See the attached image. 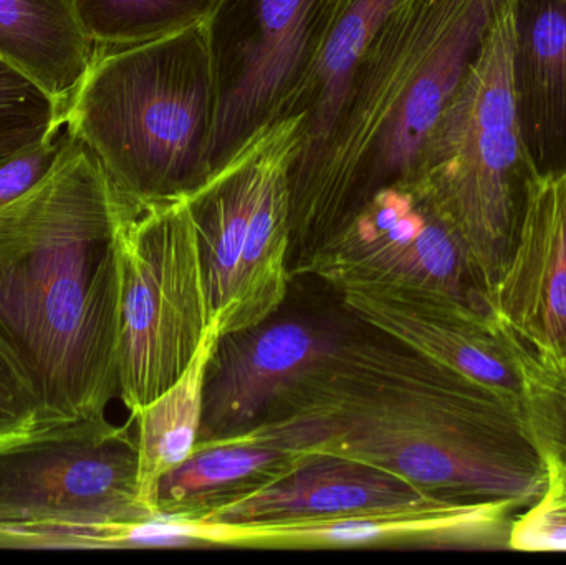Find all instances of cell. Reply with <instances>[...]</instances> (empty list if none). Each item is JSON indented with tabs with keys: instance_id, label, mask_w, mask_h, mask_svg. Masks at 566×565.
<instances>
[{
	"instance_id": "1",
	"label": "cell",
	"mask_w": 566,
	"mask_h": 565,
	"mask_svg": "<svg viewBox=\"0 0 566 565\" xmlns=\"http://www.w3.org/2000/svg\"><path fill=\"white\" fill-rule=\"evenodd\" d=\"M376 334L343 332L245 431L298 461L349 458L451 500H541L547 464L521 401Z\"/></svg>"
},
{
	"instance_id": "2",
	"label": "cell",
	"mask_w": 566,
	"mask_h": 565,
	"mask_svg": "<svg viewBox=\"0 0 566 565\" xmlns=\"http://www.w3.org/2000/svg\"><path fill=\"white\" fill-rule=\"evenodd\" d=\"M132 206L69 133L52 171L0 206V354L39 428L102 417L119 397V231Z\"/></svg>"
},
{
	"instance_id": "3",
	"label": "cell",
	"mask_w": 566,
	"mask_h": 565,
	"mask_svg": "<svg viewBox=\"0 0 566 565\" xmlns=\"http://www.w3.org/2000/svg\"><path fill=\"white\" fill-rule=\"evenodd\" d=\"M497 0H401L373 36L322 151L290 176V275L376 191L415 179Z\"/></svg>"
},
{
	"instance_id": "4",
	"label": "cell",
	"mask_w": 566,
	"mask_h": 565,
	"mask_svg": "<svg viewBox=\"0 0 566 565\" xmlns=\"http://www.w3.org/2000/svg\"><path fill=\"white\" fill-rule=\"evenodd\" d=\"M218 72L208 20L129 45H96L63 128L132 208L191 195L211 176Z\"/></svg>"
},
{
	"instance_id": "5",
	"label": "cell",
	"mask_w": 566,
	"mask_h": 565,
	"mask_svg": "<svg viewBox=\"0 0 566 565\" xmlns=\"http://www.w3.org/2000/svg\"><path fill=\"white\" fill-rule=\"evenodd\" d=\"M515 2H495L478 55L432 129L411 182L458 236L489 295L541 176L522 139L512 85Z\"/></svg>"
},
{
	"instance_id": "6",
	"label": "cell",
	"mask_w": 566,
	"mask_h": 565,
	"mask_svg": "<svg viewBox=\"0 0 566 565\" xmlns=\"http://www.w3.org/2000/svg\"><path fill=\"white\" fill-rule=\"evenodd\" d=\"M158 514L139 500L138 444L106 415L0 443V530L29 547H118Z\"/></svg>"
},
{
	"instance_id": "7",
	"label": "cell",
	"mask_w": 566,
	"mask_h": 565,
	"mask_svg": "<svg viewBox=\"0 0 566 565\" xmlns=\"http://www.w3.org/2000/svg\"><path fill=\"white\" fill-rule=\"evenodd\" d=\"M212 321L186 196L133 209L119 231V398L132 417L191 364Z\"/></svg>"
},
{
	"instance_id": "8",
	"label": "cell",
	"mask_w": 566,
	"mask_h": 565,
	"mask_svg": "<svg viewBox=\"0 0 566 565\" xmlns=\"http://www.w3.org/2000/svg\"><path fill=\"white\" fill-rule=\"evenodd\" d=\"M336 6L338 0H219L209 17L218 72L212 172L289 116Z\"/></svg>"
},
{
	"instance_id": "9",
	"label": "cell",
	"mask_w": 566,
	"mask_h": 565,
	"mask_svg": "<svg viewBox=\"0 0 566 565\" xmlns=\"http://www.w3.org/2000/svg\"><path fill=\"white\" fill-rule=\"evenodd\" d=\"M302 275L348 291L431 292L492 315L489 289L458 236L412 185L376 191Z\"/></svg>"
},
{
	"instance_id": "10",
	"label": "cell",
	"mask_w": 566,
	"mask_h": 565,
	"mask_svg": "<svg viewBox=\"0 0 566 565\" xmlns=\"http://www.w3.org/2000/svg\"><path fill=\"white\" fill-rule=\"evenodd\" d=\"M338 325L306 317H269L219 335L206 372L199 441L232 437L259 423L275 398L325 357Z\"/></svg>"
},
{
	"instance_id": "11",
	"label": "cell",
	"mask_w": 566,
	"mask_h": 565,
	"mask_svg": "<svg viewBox=\"0 0 566 565\" xmlns=\"http://www.w3.org/2000/svg\"><path fill=\"white\" fill-rule=\"evenodd\" d=\"M339 295L343 307L373 331L522 400L521 344L494 315L431 292L348 291Z\"/></svg>"
},
{
	"instance_id": "12",
	"label": "cell",
	"mask_w": 566,
	"mask_h": 565,
	"mask_svg": "<svg viewBox=\"0 0 566 565\" xmlns=\"http://www.w3.org/2000/svg\"><path fill=\"white\" fill-rule=\"evenodd\" d=\"M489 302L518 344L566 374V171L538 176Z\"/></svg>"
},
{
	"instance_id": "13",
	"label": "cell",
	"mask_w": 566,
	"mask_h": 565,
	"mask_svg": "<svg viewBox=\"0 0 566 565\" xmlns=\"http://www.w3.org/2000/svg\"><path fill=\"white\" fill-rule=\"evenodd\" d=\"M515 504L461 501L441 510L339 521L214 526L216 546L259 550L405 547V550H509Z\"/></svg>"
},
{
	"instance_id": "14",
	"label": "cell",
	"mask_w": 566,
	"mask_h": 565,
	"mask_svg": "<svg viewBox=\"0 0 566 565\" xmlns=\"http://www.w3.org/2000/svg\"><path fill=\"white\" fill-rule=\"evenodd\" d=\"M461 503L411 481L349 458L313 454L277 483L216 511L201 523L214 526L339 521L441 510Z\"/></svg>"
},
{
	"instance_id": "15",
	"label": "cell",
	"mask_w": 566,
	"mask_h": 565,
	"mask_svg": "<svg viewBox=\"0 0 566 565\" xmlns=\"http://www.w3.org/2000/svg\"><path fill=\"white\" fill-rule=\"evenodd\" d=\"M512 85L538 175L566 171V0L515 2Z\"/></svg>"
},
{
	"instance_id": "16",
	"label": "cell",
	"mask_w": 566,
	"mask_h": 565,
	"mask_svg": "<svg viewBox=\"0 0 566 565\" xmlns=\"http://www.w3.org/2000/svg\"><path fill=\"white\" fill-rule=\"evenodd\" d=\"M298 464L292 453L249 431L198 441L191 457L163 478L156 511L175 520L205 521L272 486Z\"/></svg>"
},
{
	"instance_id": "17",
	"label": "cell",
	"mask_w": 566,
	"mask_h": 565,
	"mask_svg": "<svg viewBox=\"0 0 566 565\" xmlns=\"http://www.w3.org/2000/svg\"><path fill=\"white\" fill-rule=\"evenodd\" d=\"M303 128L296 129L272 159L249 222L234 294L219 334L242 331L281 311L289 292L290 176L302 149Z\"/></svg>"
},
{
	"instance_id": "18",
	"label": "cell",
	"mask_w": 566,
	"mask_h": 565,
	"mask_svg": "<svg viewBox=\"0 0 566 565\" xmlns=\"http://www.w3.org/2000/svg\"><path fill=\"white\" fill-rule=\"evenodd\" d=\"M0 56L69 103L95 56L72 0H0Z\"/></svg>"
},
{
	"instance_id": "19",
	"label": "cell",
	"mask_w": 566,
	"mask_h": 565,
	"mask_svg": "<svg viewBox=\"0 0 566 565\" xmlns=\"http://www.w3.org/2000/svg\"><path fill=\"white\" fill-rule=\"evenodd\" d=\"M399 2L401 0H338L318 55L289 112V116H305L302 149L292 172L306 168L322 151L353 70Z\"/></svg>"
},
{
	"instance_id": "20",
	"label": "cell",
	"mask_w": 566,
	"mask_h": 565,
	"mask_svg": "<svg viewBox=\"0 0 566 565\" xmlns=\"http://www.w3.org/2000/svg\"><path fill=\"white\" fill-rule=\"evenodd\" d=\"M219 335L218 325L212 324L179 380L132 417L138 425L139 500L155 514H158L156 496L163 478L181 467L198 444L206 372Z\"/></svg>"
},
{
	"instance_id": "21",
	"label": "cell",
	"mask_w": 566,
	"mask_h": 565,
	"mask_svg": "<svg viewBox=\"0 0 566 565\" xmlns=\"http://www.w3.org/2000/svg\"><path fill=\"white\" fill-rule=\"evenodd\" d=\"M80 25L96 45H129L208 20L219 0H72Z\"/></svg>"
},
{
	"instance_id": "22",
	"label": "cell",
	"mask_w": 566,
	"mask_h": 565,
	"mask_svg": "<svg viewBox=\"0 0 566 565\" xmlns=\"http://www.w3.org/2000/svg\"><path fill=\"white\" fill-rule=\"evenodd\" d=\"M65 109V103L0 56V166L55 138Z\"/></svg>"
},
{
	"instance_id": "23",
	"label": "cell",
	"mask_w": 566,
	"mask_h": 565,
	"mask_svg": "<svg viewBox=\"0 0 566 565\" xmlns=\"http://www.w3.org/2000/svg\"><path fill=\"white\" fill-rule=\"evenodd\" d=\"M522 410L547 471L566 478V374L521 345Z\"/></svg>"
},
{
	"instance_id": "24",
	"label": "cell",
	"mask_w": 566,
	"mask_h": 565,
	"mask_svg": "<svg viewBox=\"0 0 566 565\" xmlns=\"http://www.w3.org/2000/svg\"><path fill=\"white\" fill-rule=\"evenodd\" d=\"M509 550L566 551V478L548 471L547 488L541 500L515 517Z\"/></svg>"
},
{
	"instance_id": "25",
	"label": "cell",
	"mask_w": 566,
	"mask_h": 565,
	"mask_svg": "<svg viewBox=\"0 0 566 565\" xmlns=\"http://www.w3.org/2000/svg\"><path fill=\"white\" fill-rule=\"evenodd\" d=\"M69 133L63 128L55 138L45 145L36 146L17 156L7 165L0 166V206L9 205L39 185L59 161L65 148Z\"/></svg>"
},
{
	"instance_id": "26",
	"label": "cell",
	"mask_w": 566,
	"mask_h": 565,
	"mask_svg": "<svg viewBox=\"0 0 566 565\" xmlns=\"http://www.w3.org/2000/svg\"><path fill=\"white\" fill-rule=\"evenodd\" d=\"M32 395L10 362L0 354V443L35 430Z\"/></svg>"
},
{
	"instance_id": "27",
	"label": "cell",
	"mask_w": 566,
	"mask_h": 565,
	"mask_svg": "<svg viewBox=\"0 0 566 565\" xmlns=\"http://www.w3.org/2000/svg\"><path fill=\"white\" fill-rule=\"evenodd\" d=\"M0 547H29V543L19 533L0 530Z\"/></svg>"
}]
</instances>
